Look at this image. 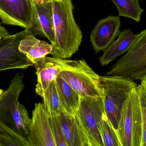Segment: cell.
<instances>
[{
  "label": "cell",
  "mask_w": 146,
  "mask_h": 146,
  "mask_svg": "<svg viewBox=\"0 0 146 146\" xmlns=\"http://www.w3.org/2000/svg\"><path fill=\"white\" fill-rule=\"evenodd\" d=\"M55 42L50 55L55 58L68 59L78 51L82 34L73 15L72 0H52Z\"/></svg>",
  "instance_id": "6da1fadb"
},
{
  "label": "cell",
  "mask_w": 146,
  "mask_h": 146,
  "mask_svg": "<svg viewBox=\"0 0 146 146\" xmlns=\"http://www.w3.org/2000/svg\"><path fill=\"white\" fill-rule=\"evenodd\" d=\"M24 76L18 73L7 90L0 96V121L6 126L27 140L31 119L19 97L25 88Z\"/></svg>",
  "instance_id": "7a4b0ae2"
},
{
  "label": "cell",
  "mask_w": 146,
  "mask_h": 146,
  "mask_svg": "<svg viewBox=\"0 0 146 146\" xmlns=\"http://www.w3.org/2000/svg\"><path fill=\"white\" fill-rule=\"evenodd\" d=\"M56 58L62 67L59 76L67 81L81 97H104V93L100 76L84 59Z\"/></svg>",
  "instance_id": "3957f363"
},
{
  "label": "cell",
  "mask_w": 146,
  "mask_h": 146,
  "mask_svg": "<svg viewBox=\"0 0 146 146\" xmlns=\"http://www.w3.org/2000/svg\"><path fill=\"white\" fill-rule=\"evenodd\" d=\"M100 79L104 93L105 112L117 131L123 105L138 85L134 81L119 75L100 76Z\"/></svg>",
  "instance_id": "277c9868"
},
{
  "label": "cell",
  "mask_w": 146,
  "mask_h": 146,
  "mask_svg": "<svg viewBox=\"0 0 146 146\" xmlns=\"http://www.w3.org/2000/svg\"><path fill=\"white\" fill-rule=\"evenodd\" d=\"M138 86L130 93L122 110L117 131L121 146L141 145L142 118Z\"/></svg>",
  "instance_id": "5b68a950"
},
{
  "label": "cell",
  "mask_w": 146,
  "mask_h": 146,
  "mask_svg": "<svg viewBox=\"0 0 146 146\" xmlns=\"http://www.w3.org/2000/svg\"><path fill=\"white\" fill-rule=\"evenodd\" d=\"M107 75H119L133 81L146 76V29L136 35L130 49L111 67Z\"/></svg>",
  "instance_id": "8992f818"
},
{
  "label": "cell",
  "mask_w": 146,
  "mask_h": 146,
  "mask_svg": "<svg viewBox=\"0 0 146 146\" xmlns=\"http://www.w3.org/2000/svg\"><path fill=\"white\" fill-rule=\"evenodd\" d=\"M105 111L103 97L81 98L79 109L76 113L89 146H104L100 133V123Z\"/></svg>",
  "instance_id": "52a82bcc"
},
{
  "label": "cell",
  "mask_w": 146,
  "mask_h": 146,
  "mask_svg": "<svg viewBox=\"0 0 146 146\" xmlns=\"http://www.w3.org/2000/svg\"><path fill=\"white\" fill-rule=\"evenodd\" d=\"M28 29L6 36L0 41V71L7 69H25L33 66L25 55L19 49L21 41L27 34Z\"/></svg>",
  "instance_id": "ba28073f"
},
{
  "label": "cell",
  "mask_w": 146,
  "mask_h": 146,
  "mask_svg": "<svg viewBox=\"0 0 146 146\" xmlns=\"http://www.w3.org/2000/svg\"><path fill=\"white\" fill-rule=\"evenodd\" d=\"M27 140L29 146H56L48 116L42 103L35 104Z\"/></svg>",
  "instance_id": "9c48e42d"
},
{
  "label": "cell",
  "mask_w": 146,
  "mask_h": 146,
  "mask_svg": "<svg viewBox=\"0 0 146 146\" xmlns=\"http://www.w3.org/2000/svg\"><path fill=\"white\" fill-rule=\"evenodd\" d=\"M33 7L31 27L29 31L35 36L55 42V30L52 0H31Z\"/></svg>",
  "instance_id": "30bf717a"
},
{
  "label": "cell",
  "mask_w": 146,
  "mask_h": 146,
  "mask_svg": "<svg viewBox=\"0 0 146 146\" xmlns=\"http://www.w3.org/2000/svg\"><path fill=\"white\" fill-rule=\"evenodd\" d=\"M0 19L6 25L29 30L33 19L31 0H0Z\"/></svg>",
  "instance_id": "8fae6325"
},
{
  "label": "cell",
  "mask_w": 146,
  "mask_h": 146,
  "mask_svg": "<svg viewBox=\"0 0 146 146\" xmlns=\"http://www.w3.org/2000/svg\"><path fill=\"white\" fill-rule=\"evenodd\" d=\"M120 16L109 15L100 20L92 31L90 42L95 53L104 51L115 40L120 32Z\"/></svg>",
  "instance_id": "7c38bea8"
},
{
  "label": "cell",
  "mask_w": 146,
  "mask_h": 146,
  "mask_svg": "<svg viewBox=\"0 0 146 146\" xmlns=\"http://www.w3.org/2000/svg\"><path fill=\"white\" fill-rule=\"evenodd\" d=\"M33 66L37 77L36 93L42 97L51 82L59 76L61 66L57 58L47 56L38 60Z\"/></svg>",
  "instance_id": "4fadbf2b"
},
{
  "label": "cell",
  "mask_w": 146,
  "mask_h": 146,
  "mask_svg": "<svg viewBox=\"0 0 146 146\" xmlns=\"http://www.w3.org/2000/svg\"><path fill=\"white\" fill-rule=\"evenodd\" d=\"M60 119L68 146H89L86 134L75 115L62 111Z\"/></svg>",
  "instance_id": "5bb4252c"
},
{
  "label": "cell",
  "mask_w": 146,
  "mask_h": 146,
  "mask_svg": "<svg viewBox=\"0 0 146 146\" xmlns=\"http://www.w3.org/2000/svg\"><path fill=\"white\" fill-rule=\"evenodd\" d=\"M136 35L130 29L120 31L117 39L104 51L100 58L101 65L107 66L111 62L127 52L132 46Z\"/></svg>",
  "instance_id": "9a60e30c"
},
{
  "label": "cell",
  "mask_w": 146,
  "mask_h": 146,
  "mask_svg": "<svg viewBox=\"0 0 146 146\" xmlns=\"http://www.w3.org/2000/svg\"><path fill=\"white\" fill-rule=\"evenodd\" d=\"M19 49L33 64L39 59L50 55L53 50V45L37 39L35 35L31 33L27 35L21 41Z\"/></svg>",
  "instance_id": "2e32d148"
},
{
  "label": "cell",
  "mask_w": 146,
  "mask_h": 146,
  "mask_svg": "<svg viewBox=\"0 0 146 146\" xmlns=\"http://www.w3.org/2000/svg\"><path fill=\"white\" fill-rule=\"evenodd\" d=\"M55 81L62 111L75 115L80 108L81 97L62 77L58 76Z\"/></svg>",
  "instance_id": "e0dca14e"
},
{
  "label": "cell",
  "mask_w": 146,
  "mask_h": 146,
  "mask_svg": "<svg viewBox=\"0 0 146 146\" xmlns=\"http://www.w3.org/2000/svg\"><path fill=\"white\" fill-rule=\"evenodd\" d=\"M55 79L51 82L42 97L43 99V104L48 117L58 116L62 112Z\"/></svg>",
  "instance_id": "ac0fdd59"
},
{
  "label": "cell",
  "mask_w": 146,
  "mask_h": 146,
  "mask_svg": "<svg viewBox=\"0 0 146 146\" xmlns=\"http://www.w3.org/2000/svg\"><path fill=\"white\" fill-rule=\"evenodd\" d=\"M118 10L119 16L130 18L137 22L141 21L144 10L141 7L139 0H111Z\"/></svg>",
  "instance_id": "d6986e66"
},
{
  "label": "cell",
  "mask_w": 146,
  "mask_h": 146,
  "mask_svg": "<svg viewBox=\"0 0 146 146\" xmlns=\"http://www.w3.org/2000/svg\"><path fill=\"white\" fill-rule=\"evenodd\" d=\"M100 133L104 146H121L117 132L105 111L100 121Z\"/></svg>",
  "instance_id": "ffe728a7"
},
{
  "label": "cell",
  "mask_w": 146,
  "mask_h": 146,
  "mask_svg": "<svg viewBox=\"0 0 146 146\" xmlns=\"http://www.w3.org/2000/svg\"><path fill=\"white\" fill-rule=\"evenodd\" d=\"M0 146H29L28 140L0 121Z\"/></svg>",
  "instance_id": "44dd1931"
},
{
  "label": "cell",
  "mask_w": 146,
  "mask_h": 146,
  "mask_svg": "<svg viewBox=\"0 0 146 146\" xmlns=\"http://www.w3.org/2000/svg\"><path fill=\"white\" fill-rule=\"evenodd\" d=\"M142 118V135L141 146H146V91L144 84L138 85Z\"/></svg>",
  "instance_id": "7402d4cb"
},
{
  "label": "cell",
  "mask_w": 146,
  "mask_h": 146,
  "mask_svg": "<svg viewBox=\"0 0 146 146\" xmlns=\"http://www.w3.org/2000/svg\"><path fill=\"white\" fill-rule=\"evenodd\" d=\"M56 146H68L60 121V116L48 117Z\"/></svg>",
  "instance_id": "603a6c76"
},
{
  "label": "cell",
  "mask_w": 146,
  "mask_h": 146,
  "mask_svg": "<svg viewBox=\"0 0 146 146\" xmlns=\"http://www.w3.org/2000/svg\"><path fill=\"white\" fill-rule=\"evenodd\" d=\"M9 34L7 29H5V27L2 26L0 24V41L4 37Z\"/></svg>",
  "instance_id": "cb8c5ba5"
},
{
  "label": "cell",
  "mask_w": 146,
  "mask_h": 146,
  "mask_svg": "<svg viewBox=\"0 0 146 146\" xmlns=\"http://www.w3.org/2000/svg\"><path fill=\"white\" fill-rule=\"evenodd\" d=\"M141 82H142L143 83V84H144V86H145V89L146 91V76L143 79H142V80L141 81Z\"/></svg>",
  "instance_id": "d4e9b609"
},
{
  "label": "cell",
  "mask_w": 146,
  "mask_h": 146,
  "mask_svg": "<svg viewBox=\"0 0 146 146\" xmlns=\"http://www.w3.org/2000/svg\"><path fill=\"white\" fill-rule=\"evenodd\" d=\"M3 92V91L2 89H0V96H1V94Z\"/></svg>",
  "instance_id": "484cf974"
}]
</instances>
